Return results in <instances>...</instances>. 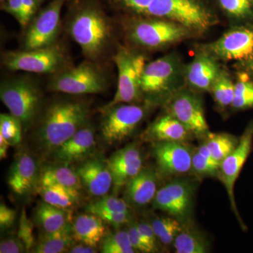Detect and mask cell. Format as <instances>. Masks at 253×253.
I'll list each match as a JSON object with an SVG mask.
<instances>
[{"instance_id":"8fae6325","label":"cell","mask_w":253,"mask_h":253,"mask_svg":"<svg viewBox=\"0 0 253 253\" xmlns=\"http://www.w3.org/2000/svg\"><path fill=\"white\" fill-rule=\"evenodd\" d=\"M253 145V121L246 126L236 149L221 163L217 174V177L225 187L232 211L239 221L240 225L244 230L246 229V226L241 219L236 206L234 187L245 163L252 151Z\"/></svg>"},{"instance_id":"4fadbf2b","label":"cell","mask_w":253,"mask_h":253,"mask_svg":"<svg viewBox=\"0 0 253 253\" xmlns=\"http://www.w3.org/2000/svg\"><path fill=\"white\" fill-rule=\"evenodd\" d=\"M66 1L53 0L41 11L25 35V49H38L56 43L59 32L61 9Z\"/></svg>"},{"instance_id":"7c38bea8","label":"cell","mask_w":253,"mask_h":253,"mask_svg":"<svg viewBox=\"0 0 253 253\" xmlns=\"http://www.w3.org/2000/svg\"><path fill=\"white\" fill-rule=\"evenodd\" d=\"M166 113L176 118L191 134L204 136L209 134L202 102L199 96L188 90L171 94L166 104Z\"/></svg>"},{"instance_id":"4dcf8cb0","label":"cell","mask_w":253,"mask_h":253,"mask_svg":"<svg viewBox=\"0 0 253 253\" xmlns=\"http://www.w3.org/2000/svg\"><path fill=\"white\" fill-rule=\"evenodd\" d=\"M216 103L221 107L231 106L235 96V83H233L229 75L221 71L212 88H211Z\"/></svg>"},{"instance_id":"ac0fdd59","label":"cell","mask_w":253,"mask_h":253,"mask_svg":"<svg viewBox=\"0 0 253 253\" xmlns=\"http://www.w3.org/2000/svg\"><path fill=\"white\" fill-rule=\"evenodd\" d=\"M95 145L94 129L86 125L55 150L53 152L54 159L58 163L68 165L84 161L91 154Z\"/></svg>"},{"instance_id":"4316f807","label":"cell","mask_w":253,"mask_h":253,"mask_svg":"<svg viewBox=\"0 0 253 253\" xmlns=\"http://www.w3.org/2000/svg\"><path fill=\"white\" fill-rule=\"evenodd\" d=\"M68 210L52 206L43 201L35 212L36 222L46 233L55 232L70 224Z\"/></svg>"},{"instance_id":"ee69618b","label":"cell","mask_w":253,"mask_h":253,"mask_svg":"<svg viewBox=\"0 0 253 253\" xmlns=\"http://www.w3.org/2000/svg\"><path fill=\"white\" fill-rule=\"evenodd\" d=\"M16 211L4 204L0 206V227L1 229H9L14 224Z\"/></svg>"},{"instance_id":"3957f363","label":"cell","mask_w":253,"mask_h":253,"mask_svg":"<svg viewBox=\"0 0 253 253\" xmlns=\"http://www.w3.org/2000/svg\"><path fill=\"white\" fill-rule=\"evenodd\" d=\"M68 31L83 54L91 61L101 57L112 42L113 29L109 18L94 4L83 5L71 15Z\"/></svg>"},{"instance_id":"f6af8a7d","label":"cell","mask_w":253,"mask_h":253,"mask_svg":"<svg viewBox=\"0 0 253 253\" xmlns=\"http://www.w3.org/2000/svg\"><path fill=\"white\" fill-rule=\"evenodd\" d=\"M42 0H22L25 23L28 26L32 18L35 16Z\"/></svg>"},{"instance_id":"681fc988","label":"cell","mask_w":253,"mask_h":253,"mask_svg":"<svg viewBox=\"0 0 253 253\" xmlns=\"http://www.w3.org/2000/svg\"><path fill=\"white\" fill-rule=\"evenodd\" d=\"M246 61H247L248 68H249V71H251V73L253 75V55Z\"/></svg>"},{"instance_id":"d590c367","label":"cell","mask_w":253,"mask_h":253,"mask_svg":"<svg viewBox=\"0 0 253 253\" xmlns=\"http://www.w3.org/2000/svg\"><path fill=\"white\" fill-rule=\"evenodd\" d=\"M221 8L239 19L253 18V0H219Z\"/></svg>"},{"instance_id":"44dd1931","label":"cell","mask_w":253,"mask_h":253,"mask_svg":"<svg viewBox=\"0 0 253 253\" xmlns=\"http://www.w3.org/2000/svg\"><path fill=\"white\" fill-rule=\"evenodd\" d=\"M221 71L215 57L207 51H203L196 55L186 68V77L194 88L211 91Z\"/></svg>"},{"instance_id":"f546056e","label":"cell","mask_w":253,"mask_h":253,"mask_svg":"<svg viewBox=\"0 0 253 253\" xmlns=\"http://www.w3.org/2000/svg\"><path fill=\"white\" fill-rule=\"evenodd\" d=\"M239 139L226 133H211L207 135L206 144L213 158L220 163L236 149Z\"/></svg>"},{"instance_id":"484cf974","label":"cell","mask_w":253,"mask_h":253,"mask_svg":"<svg viewBox=\"0 0 253 253\" xmlns=\"http://www.w3.org/2000/svg\"><path fill=\"white\" fill-rule=\"evenodd\" d=\"M72 224L51 233L44 232L35 245L32 252L36 253H61L67 252L73 244Z\"/></svg>"},{"instance_id":"5bb4252c","label":"cell","mask_w":253,"mask_h":253,"mask_svg":"<svg viewBox=\"0 0 253 253\" xmlns=\"http://www.w3.org/2000/svg\"><path fill=\"white\" fill-rule=\"evenodd\" d=\"M206 49L214 57L225 61H248L253 55V28L231 29Z\"/></svg>"},{"instance_id":"2e32d148","label":"cell","mask_w":253,"mask_h":253,"mask_svg":"<svg viewBox=\"0 0 253 253\" xmlns=\"http://www.w3.org/2000/svg\"><path fill=\"white\" fill-rule=\"evenodd\" d=\"M153 151L158 168L165 174L181 175L191 169L193 154L183 142H155Z\"/></svg>"},{"instance_id":"1f68e13d","label":"cell","mask_w":253,"mask_h":253,"mask_svg":"<svg viewBox=\"0 0 253 253\" xmlns=\"http://www.w3.org/2000/svg\"><path fill=\"white\" fill-rule=\"evenodd\" d=\"M151 226L158 239L166 246L174 242L183 227L175 217L157 218L152 221Z\"/></svg>"},{"instance_id":"ba28073f","label":"cell","mask_w":253,"mask_h":253,"mask_svg":"<svg viewBox=\"0 0 253 253\" xmlns=\"http://www.w3.org/2000/svg\"><path fill=\"white\" fill-rule=\"evenodd\" d=\"M106 86L104 73L88 61L56 73L49 84L50 90L74 95L99 94Z\"/></svg>"},{"instance_id":"7a4b0ae2","label":"cell","mask_w":253,"mask_h":253,"mask_svg":"<svg viewBox=\"0 0 253 253\" xmlns=\"http://www.w3.org/2000/svg\"><path fill=\"white\" fill-rule=\"evenodd\" d=\"M89 109L85 103L58 101L47 108L38 131L40 146L54 152L80 129L87 125Z\"/></svg>"},{"instance_id":"7dc6e473","label":"cell","mask_w":253,"mask_h":253,"mask_svg":"<svg viewBox=\"0 0 253 253\" xmlns=\"http://www.w3.org/2000/svg\"><path fill=\"white\" fill-rule=\"evenodd\" d=\"M68 252L71 253H97L96 248L79 242L78 244H72Z\"/></svg>"},{"instance_id":"30bf717a","label":"cell","mask_w":253,"mask_h":253,"mask_svg":"<svg viewBox=\"0 0 253 253\" xmlns=\"http://www.w3.org/2000/svg\"><path fill=\"white\" fill-rule=\"evenodd\" d=\"M101 135L108 144L126 141L134 133L146 114V108L133 104L116 105L102 109Z\"/></svg>"},{"instance_id":"d6986e66","label":"cell","mask_w":253,"mask_h":253,"mask_svg":"<svg viewBox=\"0 0 253 253\" xmlns=\"http://www.w3.org/2000/svg\"><path fill=\"white\" fill-rule=\"evenodd\" d=\"M40 176L36 159L27 152L21 153L10 168L8 184L15 194L24 196L36 188Z\"/></svg>"},{"instance_id":"52a82bcc","label":"cell","mask_w":253,"mask_h":253,"mask_svg":"<svg viewBox=\"0 0 253 253\" xmlns=\"http://www.w3.org/2000/svg\"><path fill=\"white\" fill-rule=\"evenodd\" d=\"M2 63L11 71L56 74L67 66L68 56L64 49L54 43L38 49L5 53Z\"/></svg>"},{"instance_id":"60d3db41","label":"cell","mask_w":253,"mask_h":253,"mask_svg":"<svg viewBox=\"0 0 253 253\" xmlns=\"http://www.w3.org/2000/svg\"><path fill=\"white\" fill-rule=\"evenodd\" d=\"M127 232L131 244L135 251L145 253H154L157 251L156 248L149 244L147 240L145 239L144 236L138 229L136 224L129 226Z\"/></svg>"},{"instance_id":"e0dca14e","label":"cell","mask_w":253,"mask_h":253,"mask_svg":"<svg viewBox=\"0 0 253 253\" xmlns=\"http://www.w3.org/2000/svg\"><path fill=\"white\" fill-rule=\"evenodd\" d=\"M106 163L112 175L113 185L117 187L126 186L143 168L140 150L136 144L118 150Z\"/></svg>"},{"instance_id":"6da1fadb","label":"cell","mask_w":253,"mask_h":253,"mask_svg":"<svg viewBox=\"0 0 253 253\" xmlns=\"http://www.w3.org/2000/svg\"><path fill=\"white\" fill-rule=\"evenodd\" d=\"M118 9L144 18L169 20L191 31H206L214 23L200 0H110Z\"/></svg>"},{"instance_id":"d6a6232c","label":"cell","mask_w":253,"mask_h":253,"mask_svg":"<svg viewBox=\"0 0 253 253\" xmlns=\"http://www.w3.org/2000/svg\"><path fill=\"white\" fill-rule=\"evenodd\" d=\"M101 252L103 253H134L127 231L120 230L105 236L101 241Z\"/></svg>"},{"instance_id":"cb8c5ba5","label":"cell","mask_w":253,"mask_h":253,"mask_svg":"<svg viewBox=\"0 0 253 253\" xmlns=\"http://www.w3.org/2000/svg\"><path fill=\"white\" fill-rule=\"evenodd\" d=\"M104 223L101 218L91 213L78 214L71 224L74 240L96 248L106 235Z\"/></svg>"},{"instance_id":"b9f144b4","label":"cell","mask_w":253,"mask_h":253,"mask_svg":"<svg viewBox=\"0 0 253 253\" xmlns=\"http://www.w3.org/2000/svg\"><path fill=\"white\" fill-rule=\"evenodd\" d=\"M1 9L14 16L23 27H26L22 0H6L1 4Z\"/></svg>"},{"instance_id":"7bdbcfd3","label":"cell","mask_w":253,"mask_h":253,"mask_svg":"<svg viewBox=\"0 0 253 253\" xmlns=\"http://www.w3.org/2000/svg\"><path fill=\"white\" fill-rule=\"evenodd\" d=\"M27 251L26 246L18 236H10L1 240L0 243V253H20Z\"/></svg>"},{"instance_id":"f35d334b","label":"cell","mask_w":253,"mask_h":253,"mask_svg":"<svg viewBox=\"0 0 253 253\" xmlns=\"http://www.w3.org/2000/svg\"><path fill=\"white\" fill-rule=\"evenodd\" d=\"M219 165L214 164L203 157L197 151L193 154L191 169L201 176H217Z\"/></svg>"},{"instance_id":"8d00e7d4","label":"cell","mask_w":253,"mask_h":253,"mask_svg":"<svg viewBox=\"0 0 253 253\" xmlns=\"http://www.w3.org/2000/svg\"><path fill=\"white\" fill-rule=\"evenodd\" d=\"M86 209H101L113 212H130L127 201L107 195L99 197V199L91 202L86 206Z\"/></svg>"},{"instance_id":"7402d4cb","label":"cell","mask_w":253,"mask_h":253,"mask_svg":"<svg viewBox=\"0 0 253 253\" xmlns=\"http://www.w3.org/2000/svg\"><path fill=\"white\" fill-rule=\"evenodd\" d=\"M157 177L152 168H142L126 185L125 196L128 204L141 207L154 201L158 191Z\"/></svg>"},{"instance_id":"9c48e42d","label":"cell","mask_w":253,"mask_h":253,"mask_svg":"<svg viewBox=\"0 0 253 253\" xmlns=\"http://www.w3.org/2000/svg\"><path fill=\"white\" fill-rule=\"evenodd\" d=\"M180 76V63L175 55H166L146 63L141 78L143 98L153 101L172 94Z\"/></svg>"},{"instance_id":"ab89813d","label":"cell","mask_w":253,"mask_h":253,"mask_svg":"<svg viewBox=\"0 0 253 253\" xmlns=\"http://www.w3.org/2000/svg\"><path fill=\"white\" fill-rule=\"evenodd\" d=\"M86 211L91 214H96L104 222L116 227L128 224L130 222L131 219L130 212H113L101 209H86Z\"/></svg>"},{"instance_id":"277c9868","label":"cell","mask_w":253,"mask_h":253,"mask_svg":"<svg viewBox=\"0 0 253 253\" xmlns=\"http://www.w3.org/2000/svg\"><path fill=\"white\" fill-rule=\"evenodd\" d=\"M118 68V89L114 97L102 109L116 105L132 104L143 98L141 83L146 58L129 48L121 46L113 56Z\"/></svg>"},{"instance_id":"bcb514c9","label":"cell","mask_w":253,"mask_h":253,"mask_svg":"<svg viewBox=\"0 0 253 253\" xmlns=\"http://www.w3.org/2000/svg\"><path fill=\"white\" fill-rule=\"evenodd\" d=\"M138 229L140 231L141 234L144 236L145 239L147 240L149 244L152 245L154 247L156 248V241L158 238L155 234L151 224H148L146 222H140L136 224ZM157 249V248H156Z\"/></svg>"},{"instance_id":"f1b7e54d","label":"cell","mask_w":253,"mask_h":253,"mask_svg":"<svg viewBox=\"0 0 253 253\" xmlns=\"http://www.w3.org/2000/svg\"><path fill=\"white\" fill-rule=\"evenodd\" d=\"M207 241L197 231L182 227L174 241L177 253H206L208 251Z\"/></svg>"},{"instance_id":"ffe728a7","label":"cell","mask_w":253,"mask_h":253,"mask_svg":"<svg viewBox=\"0 0 253 253\" xmlns=\"http://www.w3.org/2000/svg\"><path fill=\"white\" fill-rule=\"evenodd\" d=\"M83 188L91 196L101 197L107 195L113 184L107 163L99 159L83 161L76 169Z\"/></svg>"},{"instance_id":"836d02e7","label":"cell","mask_w":253,"mask_h":253,"mask_svg":"<svg viewBox=\"0 0 253 253\" xmlns=\"http://www.w3.org/2000/svg\"><path fill=\"white\" fill-rule=\"evenodd\" d=\"M231 106L236 110L253 108V82L246 75L240 76L235 83V96Z\"/></svg>"},{"instance_id":"603a6c76","label":"cell","mask_w":253,"mask_h":253,"mask_svg":"<svg viewBox=\"0 0 253 253\" xmlns=\"http://www.w3.org/2000/svg\"><path fill=\"white\" fill-rule=\"evenodd\" d=\"M191 133L176 118L166 113L160 116L149 126L142 139L151 142L179 141L184 142Z\"/></svg>"},{"instance_id":"c3c4849f","label":"cell","mask_w":253,"mask_h":253,"mask_svg":"<svg viewBox=\"0 0 253 253\" xmlns=\"http://www.w3.org/2000/svg\"><path fill=\"white\" fill-rule=\"evenodd\" d=\"M10 145L2 136L0 135V158L4 159L6 157Z\"/></svg>"},{"instance_id":"9a60e30c","label":"cell","mask_w":253,"mask_h":253,"mask_svg":"<svg viewBox=\"0 0 253 253\" xmlns=\"http://www.w3.org/2000/svg\"><path fill=\"white\" fill-rule=\"evenodd\" d=\"M193 197L194 189L189 181L174 180L158 190L153 205L176 219H183L191 211Z\"/></svg>"},{"instance_id":"f907efd6","label":"cell","mask_w":253,"mask_h":253,"mask_svg":"<svg viewBox=\"0 0 253 253\" xmlns=\"http://www.w3.org/2000/svg\"><path fill=\"white\" fill-rule=\"evenodd\" d=\"M1 1V2H4V1H6V0H0Z\"/></svg>"},{"instance_id":"83f0119b","label":"cell","mask_w":253,"mask_h":253,"mask_svg":"<svg viewBox=\"0 0 253 253\" xmlns=\"http://www.w3.org/2000/svg\"><path fill=\"white\" fill-rule=\"evenodd\" d=\"M40 194L43 201L56 207L68 210L77 204L80 193L75 192L57 184L39 183Z\"/></svg>"},{"instance_id":"d4e9b609","label":"cell","mask_w":253,"mask_h":253,"mask_svg":"<svg viewBox=\"0 0 253 253\" xmlns=\"http://www.w3.org/2000/svg\"><path fill=\"white\" fill-rule=\"evenodd\" d=\"M70 165L59 163L56 166L46 167L41 173L39 183H51L80 193L83 188L77 170ZM38 183V184H39Z\"/></svg>"},{"instance_id":"74e56055","label":"cell","mask_w":253,"mask_h":253,"mask_svg":"<svg viewBox=\"0 0 253 253\" xmlns=\"http://www.w3.org/2000/svg\"><path fill=\"white\" fill-rule=\"evenodd\" d=\"M33 230H34L33 223L28 217L26 209L23 208L21 217H20L17 236L25 245L27 251L30 250L32 251L36 245Z\"/></svg>"},{"instance_id":"e575fe53","label":"cell","mask_w":253,"mask_h":253,"mask_svg":"<svg viewBox=\"0 0 253 253\" xmlns=\"http://www.w3.org/2000/svg\"><path fill=\"white\" fill-rule=\"evenodd\" d=\"M23 126L21 121L11 114L0 115V135L10 146H16L22 139Z\"/></svg>"},{"instance_id":"8992f818","label":"cell","mask_w":253,"mask_h":253,"mask_svg":"<svg viewBox=\"0 0 253 253\" xmlns=\"http://www.w3.org/2000/svg\"><path fill=\"white\" fill-rule=\"evenodd\" d=\"M189 30L182 25L156 18H143L129 23L126 29L133 44L148 49H160L184 39Z\"/></svg>"},{"instance_id":"5b68a950","label":"cell","mask_w":253,"mask_h":253,"mask_svg":"<svg viewBox=\"0 0 253 253\" xmlns=\"http://www.w3.org/2000/svg\"><path fill=\"white\" fill-rule=\"evenodd\" d=\"M0 98L10 114L18 118L27 129L36 120L41 108V89L27 78H16L4 81L0 88Z\"/></svg>"}]
</instances>
